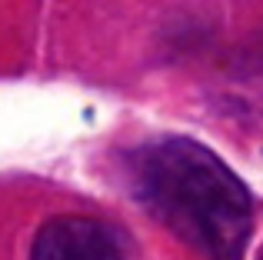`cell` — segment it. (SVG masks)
<instances>
[{"label": "cell", "instance_id": "1", "mask_svg": "<svg viewBox=\"0 0 263 260\" xmlns=\"http://www.w3.org/2000/svg\"><path fill=\"white\" fill-rule=\"evenodd\" d=\"M134 197L210 260H243L253 200L217 154L183 137H160L127 154Z\"/></svg>", "mask_w": 263, "mask_h": 260}, {"label": "cell", "instance_id": "2", "mask_svg": "<svg viewBox=\"0 0 263 260\" xmlns=\"http://www.w3.org/2000/svg\"><path fill=\"white\" fill-rule=\"evenodd\" d=\"M30 260H123L117 237L90 217H53L33 240Z\"/></svg>", "mask_w": 263, "mask_h": 260}]
</instances>
